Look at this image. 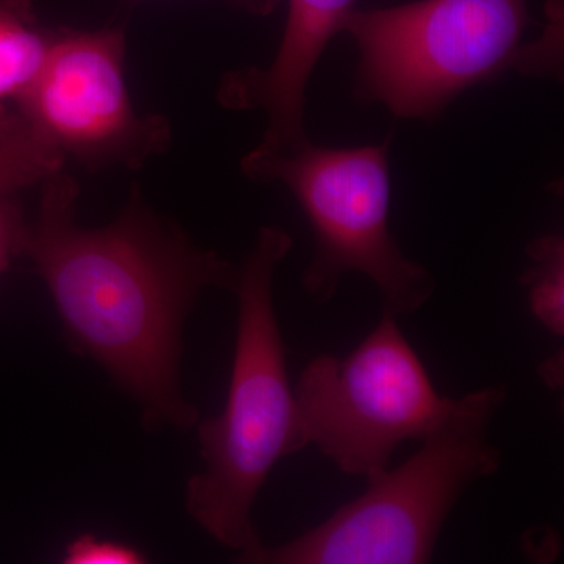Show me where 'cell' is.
Wrapping results in <instances>:
<instances>
[{"label": "cell", "instance_id": "3957f363", "mask_svg": "<svg viewBox=\"0 0 564 564\" xmlns=\"http://www.w3.org/2000/svg\"><path fill=\"white\" fill-rule=\"evenodd\" d=\"M508 399L505 384L451 397L422 447L325 522L281 545L237 556L251 564H425L455 505L497 474L502 454L489 429Z\"/></svg>", "mask_w": 564, "mask_h": 564}, {"label": "cell", "instance_id": "7c38bea8", "mask_svg": "<svg viewBox=\"0 0 564 564\" xmlns=\"http://www.w3.org/2000/svg\"><path fill=\"white\" fill-rule=\"evenodd\" d=\"M63 563L66 564H140L144 555L133 545L113 540H98L93 534H82L66 545Z\"/></svg>", "mask_w": 564, "mask_h": 564}, {"label": "cell", "instance_id": "52a82bcc", "mask_svg": "<svg viewBox=\"0 0 564 564\" xmlns=\"http://www.w3.org/2000/svg\"><path fill=\"white\" fill-rule=\"evenodd\" d=\"M122 28L58 31L46 62L13 109L63 159L88 170L141 169L172 144L162 115H139L124 79Z\"/></svg>", "mask_w": 564, "mask_h": 564}, {"label": "cell", "instance_id": "8992f818", "mask_svg": "<svg viewBox=\"0 0 564 564\" xmlns=\"http://www.w3.org/2000/svg\"><path fill=\"white\" fill-rule=\"evenodd\" d=\"M293 395L307 447L367 481L389 469L404 441H421L451 402L384 310L350 355L311 359Z\"/></svg>", "mask_w": 564, "mask_h": 564}, {"label": "cell", "instance_id": "5b68a950", "mask_svg": "<svg viewBox=\"0 0 564 564\" xmlns=\"http://www.w3.org/2000/svg\"><path fill=\"white\" fill-rule=\"evenodd\" d=\"M315 147L285 154L252 150L240 162L248 180L280 182L302 207L315 239L303 288L317 304L328 303L345 274L361 273L377 285L383 310L417 313L436 291L433 274L404 256L389 231V148Z\"/></svg>", "mask_w": 564, "mask_h": 564}, {"label": "cell", "instance_id": "6da1fadb", "mask_svg": "<svg viewBox=\"0 0 564 564\" xmlns=\"http://www.w3.org/2000/svg\"><path fill=\"white\" fill-rule=\"evenodd\" d=\"M79 185L43 182L21 256L50 289L69 344L95 359L139 403L152 429H188L198 411L181 391L182 325L206 289L234 291L237 269L155 214L133 188L104 228L76 223Z\"/></svg>", "mask_w": 564, "mask_h": 564}, {"label": "cell", "instance_id": "277c9868", "mask_svg": "<svg viewBox=\"0 0 564 564\" xmlns=\"http://www.w3.org/2000/svg\"><path fill=\"white\" fill-rule=\"evenodd\" d=\"M532 22L527 0H415L352 9L344 21L359 51L355 95L393 117L426 120L458 95L521 68Z\"/></svg>", "mask_w": 564, "mask_h": 564}, {"label": "cell", "instance_id": "7a4b0ae2", "mask_svg": "<svg viewBox=\"0 0 564 564\" xmlns=\"http://www.w3.org/2000/svg\"><path fill=\"white\" fill-rule=\"evenodd\" d=\"M292 247L289 232L265 226L237 269L239 321L228 399L217 417L198 423L204 469L187 485L193 521L237 556L262 544L251 510L273 467L307 447L273 302L274 273Z\"/></svg>", "mask_w": 564, "mask_h": 564}, {"label": "cell", "instance_id": "ba28073f", "mask_svg": "<svg viewBox=\"0 0 564 564\" xmlns=\"http://www.w3.org/2000/svg\"><path fill=\"white\" fill-rule=\"evenodd\" d=\"M356 0H289L280 50L267 68L231 70L218 87L229 110H262L267 128L254 150L285 154L310 143L306 91L329 41L343 32Z\"/></svg>", "mask_w": 564, "mask_h": 564}, {"label": "cell", "instance_id": "8fae6325", "mask_svg": "<svg viewBox=\"0 0 564 564\" xmlns=\"http://www.w3.org/2000/svg\"><path fill=\"white\" fill-rule=\"evenodd\" d=\"M527 256L533 265L521 282L527 288L530 311L556 337L564 336V239L562 234H545L532 240Z\"/></svg>", "mask_w": 564, "mask_h": 564}, {"label": "cell", "instance_id": "5bb4252c", "mask_svg": "<svg viewBox=\"0 0 564 564\" xmlns=\"http://www.w3.org/2000/svg\"><path fill=\"white\" fill-rule=\"evenodd\" d=\"M223 2L251 17L265 18L276 11L281 0H223Z\"/></svg>", "mask_w": 564, "mask_h": 564}, {"label": "cell", "instance_id": "30bf717a", "mask_svg": "<svg viewBox=\"0 0 564 564\" xmlns=\"http://www.w3.org/2000/svg\"><path fill=\"white\" fill-rule=\"evenodd\" d=\"M57 32L41 25L32 0H0V120L39 76Z\"/></svg>", "mask_w": 564, "mask_h": 564}, {"label": "cell", "instance_id": "9c48e42d", "mask_svg": "<svg viewBox=\"0 0 564 564\" xmlns=\"http://www.w3.org/2000/svg\"><path fill=\"white\" fill-rule=\"evenodd\" d=\"M65 159L11 109L0 120V274L21 256L25 220L14 196L62 172Z\"/></svg>", "mask_w": 564, "mask_h": 564}, {"label": "cell", "instance_id": "4fadbf2b", "mask_svg": "<svg viewBox=\"0 0 564 564\" xmlns=\"http://www.w3.org/2000/svg\"><path fill=\"white\" fill-rule=\"evenodd\" d=\"M563 351L556 352V355L551 356V358L544 359L541 362L540 369H538V373L541 375L545 384L549 388L554 389V391H558V389L563 388Z\"/></svg>", "mask_w": 564, "mask_h": 564}]
</instances>
